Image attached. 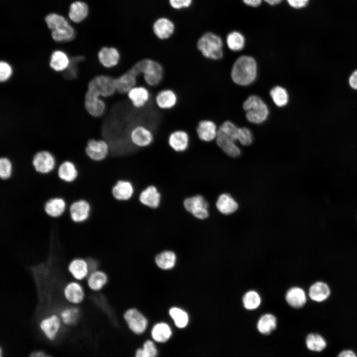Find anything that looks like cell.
<instances>
[{"instance_id":"484cf974","label":"cell","mask_w":357,"mask_h":357,"mask_svg":"<svg viewBox=\"0 0 357 357\" xmlns=\"http://www.w3.org/2000/svg\"><path fill=\"white\" fill-rule=\"evenodd\" d=\"M308 296L311 300L316 302L326 300L331 295L329 286L323 281H316L313 283L308 290Z\"/></svg>"},{"instance_id":"681fc988","label":"cell","mask_w":357,"mask_h":357,"mask_svg":"<svg viewBox=\"0 0 357 357\" xmlns=\"http://www.w3.org/2000/svg\"><path fill=\"white\" fill-rule=\"evenodd\" d=\"M286 1L291 7L296 9H299L305 7L308 3L309 0H286Z\"/></svg>"},{"instance_id":"44dd1931","label":"cell","mask_w":357,"mask_h":357,"mask_svg":"<svg viewBox=\"0 0 357 357\" xmlns=\"http://www.w3.org/2000/svg\"><path fill=\"white\" fill-rule=\"evenodd\" d=\"M152 31L157 39L165 41L174 35L175 26L174 23L168 18H160L154 23Z\"/></svg>"},{"instance_id":"ac0fdd59","label":"cell","mask_w":357,"mask_h":357,"mask_svg":"<svg viewBox=\"0 0 357 357\" xmlns=\"http://www.w3.org/2000/svg\"><path fill=\"white\" fill-rule=\"evenodd\" d=\"M120 58L119 51L115 47H103L98 53L99 62L106 68L117 66L120 62Z\"/></svg>"},{"instance_id":"1f68e13d","label":"cell","mask_w":357,"mask_h":357,"mask_svg":"<svg viewBox=\"0 0 357 357\" xmlns=\"http://www.w3.org/2000/svg\"><path fill=\"white\" fill-rule=\"evenodd\" d=\"M69 64L68 55L60 50L54 51L52 54L50 60V66L54 71L60 72L64 71Z\"/></svg>"},{"instance_id":"74e56055","label":"cell","mask_w":357,"mask_h":357,"mask_svg":"<svg viewBox=\"0 0 357 357\" xmlns=\"http://www.w3.org/2000/svg\"><path fill=\"white\" fill-rule=\"evenodd\" d=\"M277 327V319L270 313L263 315L259 319L257 323L258 331L262 334H270Z\"/></svg>"},{"instance_id":"7c38bea8","label":"cell","mask_w":357,"mask_h":357,"mask_svg":"<svg viewBox=\"0 0 357 357\" xmlns=\"http://www.w3.org/2000/svg\"><path fill=\"white\" fill-rule=\"evenodd\" d=\"M156 106L162 110H170L174 109L178 102L177 93L170 88H165L159 90L152 96Z\"/></svg>"},{"instance_id":"ffe728a7","label":"cell","mask_w":357,"mask_h":357,"mask_svg":"<svg viewBox=\"0 0 357 357\" xmlns=\"http://www.w3.org/2000/svg\"><path fill=\"white\" fill-rule=\"evenodd\" d=\"M218 128L213 120L204 119L200 120L196 128L199 139L205 142H211L216 138Z\"/></svg>"},{"instance_id":"9f6ffc18","label":"cell","mask_w":357,"mask_h":357,"mask_svg":"<svg viewBox=\"0 0 357 357\" xmlns=\"http://www.w3.org/2000/svg\"><path fill=\"white\" fill-rule=\"evenodd\" d=\"M40 357H51L46 354L44 352L41 351Z\"/></svg>"},{"instance_id":"7dc6e473","label":"cell","mask_w":357,"mask_h":357,"mask_svg":"<svg viewBox=\"0 0 357 357\" xmlns=\"http://www.w3.org/2000/svg\"><path fill=\"white\" fill-rule=\"evenodd\" d=\"M12 66L5 61H0V82L7 81L13 74Z\"/></svg>"},{"instance_id":"e0dca14e","label":"cell","mask_w":357,"mask_h":357,"mask_svg":"<svg viewBox=\"0 0 357 357\" xmlns=\"http://www.w3.org/2000/svg\"><path fill=\"white\" fill-rule=\"evenodd\" d=\"M67 270L74 280L79 282L86 279L91 272L89 261L80 257L72 259L68 264Z\"/></svg>"},{"instance_id":"3957f363","label":"cell","mask_w":357,"mask_h":357,"mask_svg":"<svg viewBox=\"0 0 357 357\" xmlns=\"http://www.w3.org/2000/svg\"><path fill=\"white\" fill-rule=\"evenodd\" d=\"M238 127L230 120L224 121L218 128L215 139L217 145L228 156L238 157L241 150L236 144Z\"/></svg>"},{"instance_id":"f546056e","label":"cell","mask_w":357,"mask_h":357,"mask_svg":"<svg viewBox=\"0 0 357 357\" xmlns=\"http://www.w3.org/2000/svg\"><path fill=\"white\" fill-rule=\"evenodd\" d=\"M86 280L87 286L91 291L98 292L107 284L108 277L105 272L96 269L91 272Z\"/></svg>"},{"instance_id":"8992f818","label":"cell","mask_w":357,"mask_h":357,"mask_svg":"<svg viewBox=\"0 0 357 357\" xmlns=\"http://www.w3.org/2000/svg\"><path fill=\"white\" fill-rule=\"evenodd\" d=\"M183 205L185 210L198 220H205L209 217L210 204L202 195L186 198Z\"/></svg>"},{"instance_id":"8fae6325","label":"cell","mask_w":357,"mask_h":357,"mask_svg":"<svg viewBox=\"0 0 357 357\" xmlns=\"http://www.w3.org/2000/svg\"><path fill=\"white\" fill-rule=\"evenodd\" d=\"M64 299L70 305H77L82 303L85 296V290L81 284L75 280L66 283L62 289Z\"/></svg>"},{"instance_id":"ee69618b","label":"cell","mask_w":357,"mask_h":357,"mask_svg":"<svg viewBox=\"0 0 357 357\" xmlns=\"http://www.w3.org/2000/svg\"><path fill=\"white\" fill-rule=\"evenodd\" d=\"M242 302L244 307L248 310H253L257 308L261 303V298L257 292L255 291H249L246 293L243 297Z\"/></svg>"},{"instance_id":"8d00e7d4","label":"cell","mask_w":357,"mask_h":357,"mask_svg":"<svg viewBox=\"0 0 357 357\" xmlns=\"http://www.w3.org/2000/svg\"><path fill=\"white\" fill-rule=\"evenodd\" d=\"M88 12V8L86 3L76 1L70 5L68 16L73 22L79 23L86 17Z\"/></svg>"},{"instance_id":"bcb514c9","label":"cell","mask_w":357,"mask_h":357,"mask_svg":"<svg viewBox=\"0 0 357 357\" xmlns=\"http://www.w3.org/2000/svg\"><path fill=\"white\" fill-rule=\"evenodd\" d=\"M13 167L10 160L6 157L0 158V178L3 180L10 178Z\"/></svg>"},{"instance_id":"cb8c5ba5","label":"cell","mask_w":357,"mask_h":357,"mask_svg":"<svg viewBox=\"0 0 357 357\" xmlns=\"http://www.w3.org/2000/svg\"><path fill=\"white\" fill-rule=\"evenodd\" d=\"M169 145L177 152L185 151L189 146V135L183 130H177L172 132L168 138Z\"/></svg>"},{"instance_id":"f5cc1de1","label":"cell","mask_w":357,"mask_h":357,"mask_svg":"<svg viewBox=\"0 0 357 357\" xmlns=\"http://www.w3.org/2000/svg\"><path fill=\"white\" fill-rule=\"evenodd\" d=\"M337 357H357V355L352 350H346L341 352Z\"/></svg>"},{"instance_id":"d6986e66","label":"cell","mask_w":357,"mask_h":357,"mask_svg":"<svg viewBox=\"0 0 357 357\" xmlns=\"http://www.w3.org/2000/svg\"><path fill=\"white\" fill-rule=\"evenodd\" d=\"M90 210V205L86 200L79 199L75 201L69 207L70 218L74 223H83L88 219Z\"/></svg>"},{"instance_id":"db71d44e","label":"cell","mask_w":357,"mask_h":357,"mask_svg":"<svg viewBox=\"0 0 357 357\" xmlns=\"http://www.w3.org/2000/svg\"><path fill=\"white\" fill-rule=\"evenodd\" d=\"M283 0H263L270 5L274 6L280 4Z\"/></svg>"},{"instance_id":"2e32d148","label":"cell","mask_w":357,"mask_h":357,"mask_svg":"<svg viewBox=\"0 0 357 357\" xmlns=\"http://www.w3.org/2000/svg\"><path fill=\"white\" fill-rule=\"evenodd\" d=\"M61 321L59 315H48L40 321L39 327L41 332L49 340H54L61 328Z\"/></svg>"},{"instance_id":"ba28073f","label":"cell","mask_w":357,"mask_h":357,"mask_svg":"<svg viewBox=\"0 0 357 357\" xmlns=\"http://www.w3.org/2000/svg\"><path fill=\"white\" fill-rule=\"evenodd\" d=\"M123 318L129 329L134 334L139 335L146 330L148 321L147 318L139 310L131 308L125 311Z\"/></svg>"},{"instance_id":"816d5d0a","label":"cell","mask_w":357,"mask_h":357,"mask_svg":"<svg viewBox=\"0 0 357 357\" xmlns=\"http://www.w3.org/2000/svg\"><path fill=\"white\" fill-rule=\"evenodd\" d=\"M349 83L352 88L357 89V70L354 71L350 77Z\"/></svg>"},{"instance_id":"d6a6232c","label":"cell","mask_w":357,"mask_h":357,"mask_svg":"<svg viewBox=\"0 0 357 357\" xmlns=\"http://www.w3.org/2000/svg\"><path fill=\"white\" fill-rule=\"evenodd\" d=\"M155 261L156 265L160 269L164 270H171L176 265L177 256L174 251L166 250L156 255Z\"/></svg>"},{"instance_id":"ab89813d","label":"cell","mask_w":357,"mask_h":357,"mask_svg":"<svg viewBox=\"0 0 357 357\" xmlns=\"http://www.w3.org/2000/svg\"><path fill=\"white\" fill-rule=\"evenodd\" d=\"M79 315L78 307L72 305L62 308L59 314L62 323L66 325L74 324L77 321Z\"/></svg>"},{"instance_id":"52a82bcc","label":"cell","mask_w":357,"mask_h":357,"mask_svg":"<svg viewBox=\"0 0 357 357\" xmlns=\"http://www.w3.org/2000/svg\"><path fill=\"white\" fill-rule=\"evenodd\" d=\"M84 105L88 114L95 118L102 117L107 108L104 99L93 87L89 85L85 96Z\"/></svg>"},{"instance_id":"277c9868","label":"cell","mask_w":357,"mask_h":357,"mask_svg":"<svg viewBox=\"0 0 357 357\" xmlns=\"http://www.w3.org/2000/svg\"><path fill=\"white\" fill-rule=\"evenodd\" d=\"M223 41L221 37L212 32H206L198 38L196 47L205 59L218 60L224 56Z\"/></svg>"},{"instance_id":"e575fe53","label":"cell","mask_w":357,"mask_h":357,"mask_svg":"<svg viewBox=\"0 0 357 357\" xmlns=\"http://www.w3.org/2000/svg\"><path fill=\"white\" fill-rule=\"evenodd\" d=\"M58 175L61 180L71 182L76 178L78 172L74 163L69 161H65L59 166Z\"/></svg>"},{"instance_id":"5bb4252c","label":"cell","mask_w":357,"mask_h":357,"mask_svg":"<svg viewBox=\"0 0 357 357\" xmlns=\"http://www.w3.org/2000/svg\"><path fill=\"white\" fill-rule=\"evenodd\" d=\"M85 153L91 160L101 161L108 156L109 153V146L105 140L91 139L87 142Z\"/></svg>"},{"instance_id":"4dcf8cb0","label":"cell","mask_w":357,"mask_h":357,"mask_svg":"<svg viewBox=\"0 0 357 357\" xmlns=\"http://www.w3.org/2000/svg\"><path fill=\"white\" fill-rule=\"evenodd\" d=\"M66 207L65 201L60 197H53L47 200L44 204L46 213L51 217L58 218L64 212Z\"/></svg>"},{"instance_id":"b9f144b4","label":"cell","mask_w":357,"mask_h":357,"mask_svg":"<svg viewBox=\"0 0 357 357\" xmlns=\"http://www.w3.org/2000/svg\"><path fill=\"white\" fill-rule=\"evenodd\" d=\"M158 350L155 343L151 340L147 339L143 343L141 348H137L134 357H158Z\"/></svg>"},{"instance_id":"83f0119b","label":"cell","mask_w":357,"mask_h":357,"mask_svg":"<svg viewBox=\"0 0 357 357\" xmlns=\"http://www.w3.org/2000/svg\"><path fill=\"white\" fill-rule=\"evenodd\" d=\"M173 334L171 327L165 322L156 323L151 331V336L153 340L160 344L165 343L169 341Z\"/></svg>"},{"instance_id":"60d3db41","label":"cell","mask_w":357,"mask_h":357,"mask_svg":"<svg viewBox=\"0 0 357 357\" xmlns=\"http://www.w3.org/2000/svg\"><path fill=\"white\" fill-rule=\"evenodd\" d=\"M307 348L312 352H320L325 349L327 343L321 335L317 333H310L306 337Z\"/></svg>"},{"instance_id":"7a4b0ae2","label":"cell","mask_w":357,"mask_h":357,"mask_svg":"<svg viewBox=\"0 0 357 357\" xmlns=\"http://www.w3.org/2000/svg\"><path fill=\"white\" fill-rule=\"evenodd\" d=\"M257 75V62L250 55H243L238 57L233 63L230 72L232 81L242 87L253 83Z\"/></svg>"},{"instance_id":"c3c4849f","label":"cell","mask_w":357,"mask_h":357,"mask_svg":"<svg viewBox=\"0 0 357 357\" xmlns=\"http://www.w3.org/2000/svg\"><path fill=\"white\" fill-rule=\"evenodd\" d=\"M169 2L172 7L180 9L189 7L191 4L192 0H169Z\"/></svg>"},{"instance_id":"d4e9b609","label":"cell","mask_w":357,"mask_h":357,"mask_svg":"<svg viewBox=\"0 0 357 357\" xmlns=\"http://www.w3.org/2000/svg\"><path fill=\"white\" fill-rule=\"evenodd\" d=\"M112 192L116 200L125 201L132 198L134 193V188L130 181L120 179L114 185Z\"/></svg>"},{"instance_id":"5b68a950","label":"cell","mask_w":357,"mask_h":357,"mask_svg":"<svg viewBox=\"0 0 357 357\" xmlns=\"http://www.w3.org/2000/svg\"><path fill=\"white\" fill-rule=\"evenodd\" d=\"M246 119L250 123L259 124L264 122L270 115L269 107L257 95L248 96L242 104Z\"/></svg>"},{"instance_id":"7402d4cb","label":"cell","mask_w":357,"mask_h":357,"mask_svg":"<svg viewBox=\"0 0 357 357\" xmlns=\"http://www.w3.org/2000/svg\"><path fill=\"white\" fill-rule=\"evenodd\" d=\"M139 199L143 205L152 209H156L160 204L161 194L156 186L151 185L140 192Z\"/></svg>"},{"instance_id":"603a6c76","label":"cell","mask_w":357,"mask_h":357,"mask_svg":"<svg viewBox=\"0 0 357 357\" xmlns=\"http://www.w3.org/2000/svg\"><path fill=\"white\" fill-rule=\"evenodd\" d=\"M117 92L126 95L133 87L138 84V78L130 69L115 78Z\"/></svg>"},{"instance_id":"836d02e7","label":"cell","mask_w":357,"mask_h":357,"mask_svg":"<svg viewBox=\"0 0 357 357\" xmlns=\"http://www.w3.org/2000/svg\"><path fill=\"white\" fill-rule=\"evenodd\" d=\"M269 96L274 105L278 108L285 107L289 103V95L286 89L277 85L271 88Z\"/></svg>"},{"instance_id":"7bdbcfd3","label":"cell","mask_w":357,"mask_h":357,"mask_svg":"<svg viewBox=\"0 0 357 357\" xmlns=\"http://www.w3.org/2000/svg\"><path fill=\"white\" fill-rule=\"evenodd\" d=\"M45 19L48 27L51 31L61 29L69 25L63 16L56 13L47 15Z\"/></svg>"},{"instance_id":"f1b7e54d","label":"cell","mask_w":357,"mask_h":357,"mask_svg":"<svg viewBox=\"0 0 357 357\" xmlns=\"http://www.w3.org/2000/svg\"><path fill=\"white\" fill-rule=\"evenodd\" d=\"M286 300L291 306L299 308L305 304L307 297L303 289L299 287H293L287 291Z\"/></svg>"},{"instance_id":"f907efd6","label":"cell","mask_w":357,"mask_h":357,"mask_svg":"<svg viewBox=\"0 0 357 357\" xmlns=\"http://www.w3.org/2000/svg\"><path fill=\"white\" fill-rule=\"evenodd\" d=\"M242 2L246 5L252 7H257L259 6L262 2L263 0H242Z\"/></svg>"},{"instance_id":"9c48e42d","label":"cell","mask_w":357,"mask_h":357,"mask_svg":"<svg viewBox=\"0 0 357 357\" xmlns=\"http://www.w3.org/2000/svg\"><path fill=\"white\" fill-rule=\"evenodd\" d=\"M88 84L92 86L103 99L112 97L117 92L115 78L108 75H97L92 78Z\"/></svg>"},{"instance_id":"30bf717a","label":"cell","mask_w":357,"mask_h":357,"mask_svg":"<svg viewBox=\"0 0 357 357\" xmlns=\"http://www.w3.org/2000/svg\"><path fill=\"white\" fill-rule=\"evenodd\" d=\"M126 95L132 106L137 109L145 107L152 97L149 88L143 85H136Z\"/></svg>"},{"instance_id":"9a60e30c","label":"cell","mask_w":357,"mask_h":357,"mask_svg":"<svg viewBox=\"0 0 357 357\" xmlns=\"http://www.w3.org/2000/svg\"><path fill=\"white\" fill-rule=\"evenodd\" d=\"M32 165L38 173L47 174L55 168L56 161L50 152L42 150L37 152L33 156Z\"/></svg>"},{"instance_id":"d590c367","label":"cell","mask_w":357,"mask_h":357,"mask_svg":"<svg viewBox=\"0 0 357 357\" xmlns=\"http://www.w3.org/2000/svg\"><path fill=\"white\" fill-rule=\"evenodd\" d=\"M226 42L230 50L237 52L244 48L246 40L244 36L241 32L233 31L227 34Z\"/></svg>"},{"instance_id":"f6af8a7d","label":"cell","mask_w":357,"mask_h":357,"mask_svg":"<svg viewBox=\"0 0 357 357\" xmlns=\"http://www.w3.org/2000/svg\"><path fill=\"white\" fill-rule=\"evenodd\" d=\"M253 136L250 129L245 126L238 127V141L243 146L250 145L253 141Z\"/></svg>"},{"instance_id":"6da1fadb","label":"cell","mask_w":357,"mask_h":357,"mask_svg":"<svg viewBox=\"0 0 357 357\" xmlns=\"http://www.w3.org/2000/svg\"><path fill=\"white\" fill-rule=\"evenodd\" d=\"M130 69L137 76V85L153 88L159 86L163 80L164 68L160 62L153 59H142Z\"/></svg>"},{"instance_id":"4316f807","label":"cell","mask_w":357,"mask_h":357,"mask_svg":"<svg viewBox=\"0 0 357 357\" xmlns=\"http://www.w3.org/2000/svg\"><path fill=\"white\" fill-rule=\"evenodd\" d=\"M216 208L224 215H230L235 212L238 205L235 199L229 193H222L219 196L215 203Z\"/></svg>"},{"instance_id":"4fadbf2b","label":"cell","mask_w":357,"mask_h":357,"mask_svg":"<svg viewBox=\"0 0 357 357\" xmlns=\"http://www.w3.org/2000/svg\"><path fill=\"white\" fill-rule=\"evenodd\" d=\"M130 139L135 146L146 147L151 144L154 140V134L149 127L142 124L134 126L130 131Z\"/></svg>"},{"instance_id":"f35d334b","label":"cell","mask_w":357,"mask_h":357,"mask_svg":"<svg viewBox=\"0 0 357 357\" xmlns=\"http://www.w3.org/2000/svg\"><path fill=\"white\" fill-rule=\"evenodd\" d=\"M169 314L173 319L175 325L179 329L185 328L189 323V316L183 309L173 306L169 310Z\"/></svg>"},{"instance_id":"11a10c76","label":"cell","mask_w":357,"mask_h":357,"mask_svg":"<svg viewBox=\"0 0 357 357\" xmlns=\"http://www.w3.org/2000/svg\"><path fill=\"white\" fill-rule=\"evenodd\" d=\"M40 351H35L32 353L29 357H40Z\"/></svg>"}]
</instances>
